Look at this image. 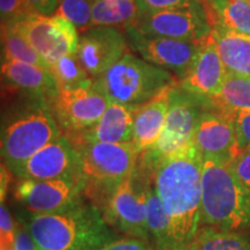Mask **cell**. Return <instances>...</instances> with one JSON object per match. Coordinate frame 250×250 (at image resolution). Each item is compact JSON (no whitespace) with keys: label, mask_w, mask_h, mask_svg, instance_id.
I'll list each match as a JSON object with an SVG mask.
<instances>
[{"label":"cell","mask_w":250,"mask_h":250,"mask_svg":"<svg viewBox=\"0 0 250 250\" xmlns=\"http://www.w3.org/2000/svg\"><path fill=\"white\" fill-rule=\"evenodd\" d=\"M202 161L195 143L161 158L151 168L153 183L169 220L171 247L196 239L202 221Z\"/></svg>","instance_id":"cell-1"},{"label":"cell","mask_w":250,"mask_h":250,"mask_svg":"<svg viewBox=\"0 0 250 250\" xmlns=\"http://www.w3.org/2000/svg\"><path fill=\"white\" fill-rule=\"evenodd\" d=\"M23 223L39 250H99L117 239L99 208L81 202L55 213H30Z\"/></svg>","instance_id":"cell-2"},{"label":"cell","mask_w":250,"mask_h":250,"mask_svg":"<svg viewBox=\"0 0 250 250\" xmlns=\"http://www.w3.org/2000/svg\"><path fill=\"white\" fill-rule=\"evenodd\" d=\"M202 225L223 230L250 228V192L229 165L203 156Z\"/></svg>","instance_id":"cell-3"},{"label":"cell","mask_w":250,"mask_h":250,"mask_svg":"<svg viewBox=\"0 0 250 250\" xmlns=\"http://www.w3.org/2000/svg\"><path fill=\"white\" fill-rule=\"evenodd\" d=\"M179 83L171 72L126 52L104 73L94 78L93 86L109 102L137 107Z\"/></svg>","instance_id":"cell-4"},{"label":"cell","mask_w":250,"mask_h":250,"mask_svg":"<svg viewBox=\"0 0 250 250\" xmlns=\"http://www.w3.org/2000/svg\"><path fill=\"white\" fill-rule=\"evenodd\" d=\"M212 108L214 104L210 98L187 92L179 85L173 87L164 129L155 145L140 154L139 167L151 168L161 158L191 144L199 118Z\"/></svg>","instance_id":"cell-5"},{"label":"cell","mask_w":250,"mask_h":250,"mask_svg":"<svg viewBox=\"0 0 250 250\" xmlns=\"http://www.w3.org/2000/svg\"><path fill=\"white\" fill-rule=\"evenodd\" d=\"M59 136L61 127L49 105L35 104L2 130L1 156L6 167L15 169Z\"/></svg>","instance_id":"cell-6"},{"label":"cell","mask_w":250,"mask_h":250,"mask_svg":"<svg viewBox=\"0 0 250 250\" xmlns=\"http://www.w3.org/2000/svg\"><path fill=\"white\" fill-rule=\"evenodd\" d=\"M74 144V143H73ZM83 161V176L86 188L92 186L103 196L138 168L139 152L132 142L74 144Z\"/></svg>","instance_id":"cell-7"},{"label":"cell","mask_w":250,"mask_h":250,"mask_svg":"<svg viewBox=\"0 0 250 250\" xmlns=\"http://www.w3.org/2000/svg\"><path fill=\"white\" fill-rule=\"evenodd\" d=\"M146 214L145 174L137 168L132 175L104 196L103 217L108 224L131 237L149 241Z\"/></svg>","instance_id":"cell-8"},{"label":"cell","mask_w":250,"mask_h":250,"mask_svg":"<svg viewBox=\"0 0 250 250\" xmlns=\"http://www.w3.org/2000/svg\"><path fill=\"white\" fill-rule=\"evenodd\" d=\"M11 26L26 37L49 67L62 56L77 54L80 36L77 28L66 19L56 14L34 13Z\"/></svg>","instance_id":"cell-9"},{"label":"cell","mask_w":250,"mask_h":250,"mask_svg":"<svg viewBox=\"0 0 250 250\" xmlns=\"http://www.w3.org/2000/svg\"><path fill=\"white\" fill-rule=\"evenodd\" d=\"M133 27L145 35L184 42H201L212 33V22L204 1L193 7L139 15Z\"/></svg>","instance_id":"cell-10"},{"label":"cell","mask_w":250,"mask_h":250,"mask_svg":"<svg viewBox=\"0 0 250 250\" xmlns=\"http://www.w3.org/2000/svg\"><path fill=\"white\" fill-rule=\"evenodd\" d=\"M127 45L144 61L168 70L180 81L191 70L202 42H184L166 37L149 36L140 33L133 26L124 30Z\"/></svg>","instance_id":"cell-11"},{"label":"cell","mask_w":250,"mask_h":250,"mask_svg":"<svg viewBox=\"0 0 250 250\" xmlns=\"http://www.w3.org/2000/svg\"><path fill=\"white\" fill-rule=\"evenodd\" d=\"M108 105L107 98L90 85L79 88H58L49 108L59 127L74 137L98 123Z\"/></svg>","instance_id":"cell-12"},{"label":"cell","mask_w":250,"mask_h":250,"mask_svg":"<svg viewBox=\"0 0 250 250\" xmlns=\"http://www.w3.org/2000/svg\"><path fill=\"white\" fill-rule=\"evenodd\" d=\"M86 189L83 175L56 180H20L17 197L30 213H55L78 204Z\"/></svg>","instance_id":"cell-13"},{"label":"cell","mask_w":250,"mask_h":250,"mask_svg":"<svg viewBox=\"0 0 250 250\" xmlns=\"http://www.w3.org/2000/svg\"><path fill=\"white\" fill-rule=\"evenodd\" d=\"M12 173L20 180H56L78 176L83 175V161L73 142L62 134Z\"/></svg>","instance_id":"cell-14"},{"label":"cell","mask_w":250,"mask_h":250,"mask_svg":"<svg viewBox=\"0 0 250 250\" xmlns=\"http://www.w3.org/2000/svg\"><path fill=\"white\" fill-rule=\"evenodd\" d=\"M125 34L110 27H93L80 33L77 57L92 78H96L109 70L126 54Z\"/></svg>","instance_id":"cell-15"},{"label":"cell","mask_w":250,"mask_h":250,"mask_svg":"<svg viewBox=\"0 0 250 250\" xmlns=\"http://www.w3.org/2000/svg\"><path fill=\"white\" fill-rule=\"evenodd\" d=\"M193 143L202 156H210L227 165L240 153L233 120L215 107L203 112L197 123Z\"/></svg>","instance_id":"cell-16"},{"label":"cell","mask_w":250,"mask_h":250,"mask_svg":"<svg viewBox=\"0 0 250 250\" xmlns=\"http://www.w3.org/2000/svg\"><path fill=\"white\" fill-rule=\"evenodd\" d=\"M226 76L227 71L213 37L210 35L202 42L191 70L180 81L179 86L189 93L211 99L221 90Z\"/></svg>","instance_id":"cell-17"},{"label":"cell","mask_w":250,"mask_h":250,"mask_svg":"<svg viewBox=\"0 0 250 250\" xmlns=\"http://www.w3.org/2000/svg\"><path fill=\"white\" fill-rule=\"evenodd\" d=\"M1 77L6 85L17 88L36 102H50L58 93V86L49 68L18 61H1Z\"/></svg>","instance_id":"cell-18"},{"label":"cell","mask_w":250,"mask_h":250,"mask_svg":"<svg viewBox=\"0 0 250 250\" xmlns=\"http://www.w3.org/2000/svg\"><path fill=\"white\" fill-rule=\"evenodd\" d=\"M137 107L109 102L108 108L103 112L98 123L70 139L74 144L132 142L134 112Z\"/></svg>","instance_id":"cell-19"},{"label":"cell","mask_w":250,"mask_h":250,"mask_svg":"<svg viewBox=\"0 0 250 250\" xmlns=\"http://www.w3.org/2000/svg\"><path fill=\"white\" fill-rule=\"evenodd\" d=\"M170 89L159 94L136 109L132 143L139 154L154 146L160 137L169 108Z\"/></svg>","instance_id":"cell-20"},{"label":"cell","mask_w":250,"mask_h":250,"mask_svg":"<svg viewBox=\"0 0 250 250\" xmlns=\"http://www.w3.org/2000/svg\"><path fill=\"white\" fill-rule=\"evenodd\" d=\"M228 73L250 77V36L214 24L211 33Z\"/></svg>","instance_id":"cell-21"},{"label":"cell","mask_w":250,"mask_h":250,"mask_svg":"<svg viewBox=\"0 0 250 250\" xmlns=\"http://www.w3.org/2000/svg\"><path fill=\"white\" fill-rule=\"evenodd\" d=\"M211 15L212 29L221 24L250 36V2L248 0H203Z\"/></svg>","instance_id":"cell-22"},{"label":"cell","mask_w":250,"mask_h":250,"mask_svg":"<svg viewBox=\"0 0 250 250\" xmlns=\"http://www.w3.org/2000/svg\"><path fill=\"white\" fill-rule=\"evenodd\" d=\"M215 109L227 117L250 111V77L228 73L218 95L211 98Z\"/></svg>","instance_id":"cell-23"},{"label":"cell","mask_w":250,"mask_h":250,"mask_svg":"<svg viewBox=\"0 0 250 250\" xmlns=\"http://www.w3.org/2000/svg\"><path fill=\"white\" fill-rule=\"evenodd\" d=\"M138 18L136 0H93V27H110L123 31Z\"/></svg>","instance_id":"cell-24"},{"label":"cell","mask_w":250,"mask_h":250,"mask_svg":"<svg viewBox=\"0 0 250 250\" xmlns=\"http://www.w3.org/2000/svg\"><path fill=\"white\" fill-rule=\"evenodd\" d=\"M145 174L146 208H147V226L151 239L155 243L156 250H167L171 247L169 235V220L156 192L152 175L142 169Z\"/></svg>","instance_id":"cell-25"},{"label":"cell","mask_w":250,"mask_h":250,"mask_svg":"<svg viewBox=\"0 0 250 250\" xmlns=\"http://www.w3.org/2000/svg\"><path fill=\"white\" fill-rule=\"evenodd\" d=\"M1 61H18L49 68V64L41 57L23 35L13 26H1Z\"/></svg>","instance_id":"cell-26"},{"label":"cell","mask_w":250,"mask_h":250,"mask_svg":"<svg viewBox=\"0 0 250 250\" xmlns=\"http://www.w3.org/2000/svg\"><path fill=\"white\" fill-rule=\"evenodd\" d=\"M58 88H79L93 85L94 78L80 64L77 55L62 56L49 67Z\"/></svg>","instance_id":"cell-27"},{"label":"cell","mask_w":250,"mask_h":250,"mask_svg":"<svg viewBox=\"0 0 250 250\" xmlns=\"http://www.w3.org/2000/svg\"><path fill=\"white\" fill-rule=\"evenodd\" d=\"M197 239L202 250H250V240L239 232L203 227Z\"/></svg>","instance_id":"cell-28"},{"label":"cell","mask_w":250,"mask_h":250,"mask_svg":"<svg viewBox=\"0 0 250 250\" xmlns=\"http://www.w3.org/2000/svg\"><path fill=\"white\" fill-rule=\"evenodd\" d=\"M56 15L73 24L79 33L93 28V0H58Z\"/></svg>","instance_id":"cell-29"},{"label":"cell","mask_w":250,"mask_h":250,"mask_svg":"<svg viewBox=\"0 0 250 250\" xmlns=\"http://www.w3.org/2000/svg\"><path fill=\"white\" fill-rule=\"evenodd\" d=\"M138 17L156 12L184 7H193L203 4V0H136Z\"/></svg>","instance_id":"cell-30"},{"label":"cell","mask_w":250,"mask_h":250,"mask_svg":"<svg viewBox=\"0 0 250 250\" xmlns=\"http://www.w3.org/2000/svg\"><path fill=\"white\" fill-rule=\"evenodd\" d=\"M1 26L13 24L29 15L36 13L28 0H0Z\"/></svg>","instance_id":"cell-31"},{"label":"cell","mask_w":250,"mask_h":250,"mask_svg":"<svg viewBox=\"0 0 250 250\" xmlns=\"http://www.w3.org/2000/svg\"><path fill=\"white\" fill-rule=\"evenodd\" d=\"M15 229H17V225H14L7 208L4 203H1V206H0V249L13 250Z\"/></svg>","instance_id":"cell-32"},{"label":"cell","mask_w":250,"mask_h":250,"mask_svg":"<svg viewBox=\"0 0 250 250\" xmlns=\"http://www.w3.org/2000/svg\"><path fill=\"white\" fill-rule=\"evenodd\" d=\"M229 167L239 182L250 192V148L240 152Z\"/></svg>","instance_id":"cell-33"},{"label":"cell","mask_w":250,"mask_h":250,"mask_svg":"<svg viewBox=\"0 0 250 250\" xmlns=\"http://www.w3.org/2000/svg\"><path fill=\"white\" fill-rule=\"evenodd\" d=\"M236 130L240 152L250 148V111H242L232 117Z\"/></svg>","instance_id":"cell-34"},{"label":"cell","mask_w":250,"mask_h":250,"mask_svg":"<svg viewBox=\"0 0 250 250\" xmlns=\"http://www.w3.org/2000/svg\"><path fill=\"white\" fill-rule=\"evenodd\" d=\"M99 250H154L148 241L138 237H124L115 239Z\"/></svg>","instance_id":"cell-35"},{"label":"cell","mask_w":250,"mask_h":250,"mask_svg":"<svg viewBox=\"0 0 250 250\" xmlns=\"http://www.w3.org/2000/svg\"><path fill=\"white\" fill-rule=\"evenodd\" d=\"M13 250H39L29 230L27 229L24 225L23 226L20 224L17 225Z\"/></svg>","instance_id":"cell-36"},{"label":"cell","mask_w":250,"mask_h":250,"mask_svg":"<svg viewBox=\"0 0 250 250\" xmlns=\"http://www.w3.org/2000/svg\"><path fill=\"white\" fill-rule=\"evenodd\" d=\"M31 8L42 15H54L58 6V0H28Z\"/></svg>","instance_id":"cell-37"},{"label":"cell","mask_w":250,"mask_h":250,"mask_svg":"<svg viewBox=\"0 0 250 250\" xmlns=\"http://www.w3.org/2000/svg\"><path fill=\"white\" fill-rule=\"evenodd\" d=\"M1 191H0V198H1V203H4V199L7 193V188H8V173H7V167H5L4 165L1 166Z\"/></svg>","instance_id":"cell-38"},{"label":"cell","mask_w":250,"mask_h":250,"mask_svg":"<svg viewBox=\"0 0 250 250\" xmlns=\"http://www.w3.org/2000/svg\"><path fill=\"white\" fill-rule=\"evenodd\" d=\"M167 250H202L201 248V243H199L198 239H193L192 241L184 243V245H180V246H174L168 248Z\"/></svg>","instance_id":"cell-39"},{"label":"cell","mask_w":250,"mask_h":250,"mask_svg":"<svg viewBox=\"0 0 250 250\" xmlns=\"http://www.w3.org/2000/svg\"><path fill=\"white\" fill-rule=\"evenodd\" d=\"M248 1H249V2H250V0H248Z\"/></svg>","instance_id":"cell-40"}]
</instances>
